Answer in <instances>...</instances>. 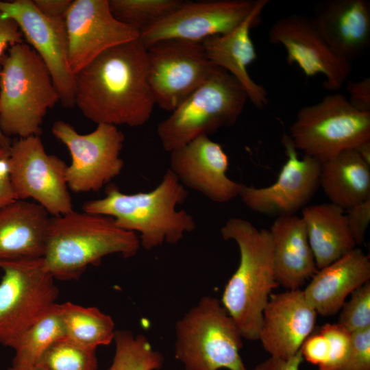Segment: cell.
<instances>
[{
	"label": "cell",
	"instance_id": "6da1fadb",
	"mask_svg": "<svg viewBox=\"0 0 370 370\" xmlns=\"http://www.w3.org/2000/svg\"><path fill=\"white\" fill-rule=\"evenodd\" d=\"M75 106L97 125L141 126L156 105L139 38L103 52L75 74Z\"/></svg>",
	"mask_w": 370,
	"mask_h": 370
},
{
	"label": "cell",
	"instance_id": "7a4b0ae2",
	"mask_svg": "<svg viewBox=\"0 0 370 370\" xmlns=\"http://www.w3.org/2000/svg\"><path fill=\"white\" fill-rule=\"evenodd\" d=\"M188 192L175 173L167 169L160 183L152 190L126 194L114 185L106 196L85 202L84 212L108 216L127 231L140 233V245L149 251L164 243L176 244L184 234L196 228L193 217L186 210H177Z\"/></svg>",
	"mask_w": 370,
	"mask_h": 370
},
{
	"label": "cell",
	"instance_id": "3957f363",
	"mask_svg": "<svg viewBox=\"0 0 370 370\" xmlns=\"http://www.w3.org/2000/svg\"><path fill=\"white\" fill-rule=\"evenodd\" d=\"M225 241L238 247V266L226 284L221 304L235 321L243 338L258 340L263 310L276 281L270 232L249 221L229 219L221 228Z\"/></svg>",
	"mask_w": 370,
	"mask_h": 370
},
{
	"label": "cell",
	"instance_id": "277c9868",
	"mask_svg": "<svg viewBox=\"0 0 370 370\" xmlns=\"http://www.w3.org/2000/svg\"><path fill=\"white\" fill-rule=\"evenodd\" d=\"M140 240L118 227L112 218L72 212L50 219L43 258L56 280H78L90 264L110 254L135 256Z\"/></svg>",
	"mask_w": 370,
	"mask_h": 370
},
{
	"label": "cell",
	"instance_id": "5b68a950",
	"mask_svg": "<svg viewBox=\"0 0 370 370\" xmlns=\"http://www.w3.org/2000/svg\"><path fill=\"white\" fill-rule=\"evenodd\" d=\"M60 102L49 71L26 42L8 49L1 63L0 129L10 138L42 134L49 110Z\"/></svg>",
	"mask_w": 370,
	"mask_h": 370
},
{
	"label": "cell",
	"instance_id": "8992f818",
	"mask_svg": "<svg viewBox=\"0 0 370 370\" xmlns=\"http://www.w3.org/2000/svg\"><path fill=\"white\" fill-rule=\"evenodd\" d=\"M248 97L239 82L225 70L215 67L209 77L157 127L166 151L195 138L233 125Z\"/></svg>",
	"mask_w": 370,
	"mask_h": 370
},
{
	"label": "cell",
	"instance_id": "52a82bcc",
	"mask_svg": "<svg viewBox=\"0 0 370 370\" xmlns=\"http://www.w3.org/2000/svg\"><path fill=\"white\" fill-rule=\"evenodd\" d=\"M175 357L185 370H247L243 336L221 301L203 297L175 325Z\"/></svg>",
	"mask_w": 370,
	"mask_h": 370
},
{
	"label": "cell",
	"instance_id": "ba28073f",
	"mask_svg": "<svg viewBox=\"0 0 370 370\" xmlns=\"http://www.w3.org/2000/svg\"><path fill=\"white\" fill-rule=\"evenodd\" d=\"M288 136L297 150L323 162L370 140V112L355 109L341 93L302 107Z\"/></svg>",
	"mask_w": 370,
	"mask_h": 370
},
{
	"label": "cell",
	"instance_id": "9c48e42d",
	"mask_svg": "<svg viewBox=\"0 0 370 370\" xmlns=\"http://www.w3.org/2000/svg\"><path fill=\"white\" fill-rule=\"evenodd\" d=\"M0 344L9 345L56 304L58 288L42 258L0 261Z\"/></svg>",
	"mask_w": 370,
	"mask_h": 370
},
{
	"label": "cell",
	"instance_id": "30bf717a",
	"mask_svg": "<svg viewBox=\"0 0 370 370\" xmlns=\"http://www.w3.org/2000/svg\"><path fill=\"white\" fill-rule=\"evenodd\" d=\"M51 132L70 152L71 163L67 166L66 180L72 191H99L121 173L125 136L117 126L98 124L92 132L81 134L69 123L59 120Z\"/></svg>",
	"mask_w": 370,
	"mask_h": 370
},
{
	"label": "cell",
	"instance_id": "8fae6325",
	"mask_svg": "<svg viewBox=\"0 0 370 370\" xmlns=\"http://www.w3.org/2000/svg\"><path fill=\"white\" fill-rule=\"evenodd\" d=\"M10 153L16 199H32L53 217L74 210L66 180L68 165L46 152L40 136L16 138L12 141Z\"/></svg>",
	"mask_w": 370,
	"mask_h": 370
},
{
	"label": "cell",
	"instance_id": "7c38bea8",
	"mask_svg": "<svg viewBox=\"0 0 370 370\" xmlns=\"http://www.w3.org/2000/svg\"><path fill=\"white\" fill-rule=\"evenodd\" d=\"M147 50L148 81L156 105L167 111L181 104L216 67L199 42L166 39Z\"/></svg>",
	"mask_w": 370,
	"mask_h": 370
},
{
	"label": "cell",
	"instance_id": "4fadbf2b",
	"mask_svg": "<svg viewBox=\"0 0 370 370\" xmlns=\"http://www.w3.org/2000/svg\"><path fill=\"white\" fill-rule=\"evenodd\" d=\"M0 12L18 25L24 40L48 68L64 108L75 106V75L68 60L64 18L43 15L32 0L0 1Z\"/></svg>",
	"mask_w": 370,
	"mask_h": 370
},
{
	"label": "cell",
	"instance_id": "5bb4252c",
	"mask_svg": "<svg viewBox=\"0 0 370 370\" xmlns=\"http://www.w3.org/2000/svg\"><path fill=\"white\" fill-rule=\"evenodd\" d=\"M281 143L287 159L276 181L261 188L242 184L238 195L250 210L277 217L294 215L306 206L319 186L321 167L312 157L299 158L288 134L283 135Z\"/></svg>",
	"mask_w": 370,
	"mask_h": 370
},
{
	"label": "cell",
	"instance_id": "9a60e30c",
	"mask_svg": "<svg viewBox=\"0 0 370 370\" xmlns=\"http://www.w3.org/2000/svg\"><path fill=\"white\" fill-rule=\"evenodd\" d=\"M257 0L184 1L175 11L140 34L146 48L166 39L202 42L225 34L241 24Z\"/></svg>",
	"mask_w": 370,
	"mask_h": 370
},
{
	"label": "cell",
	"instance_id": "2e32d148",
	"mask_svg": "<svg viewBox=\"0 0 370 370\" xmlns=\"http://www.w3.org/2000/svg\"><path fill=\"white\" fill-rule=\"evenodd\" d=\"M64 22L69 64L74 75L105 51L140 36L114 18L108 0L73 1Z\"/></svg>",
	"mask_w": 370,
	"mask_h": 370
},
{
	"label": "cell",
	"instance_id": "e0dca14e",
	"mask_svg": "<svg viewBox=\"0 0 370 370\" xmlns=\"http://www.w3.org/2000/svg\"><path fill=\"white\" fill-rule=\"evenodd\" d=\"M269 41L284 47L289 64H297L306 77L324 76L323 86L339 90L348 80L352 62L334 53L310 19L291 14L278 19L269 29Z\"/></svg>",
	"mask_w": 370,
	"mask_h": 370
},
{
	"label": "cell",
	"instance_id": "ac0fdd59",
	"mask_svg": "<svg viewBox=\"0 0 370 370\" xmlns=\"http://www.w3.org/2000/svg\"><path fill=\"white\" fill-rule=\"evenodd\" d=\"M171 153L170 169L184 186L216 203L227 202L238 196L242 184L227 175V155L209 136L197 137Z\"/></svg>",
	"mask_w": 370,
	"mask_h": 370
},
{
	"label": "cell",
	"instance_id": "d6986e66",
	"mask_svg": "<svg viewBox=\"0 0 370 370\" xmlns=\"http://www.w3.org/2000/svg\"><path fill=\"white\" fill-rule=\"evenodd\" d=\"M317 314L300 289L271 295L263 310L258 340L271 356L289 359L311 334Z\"/></svg>",
	"mask_w": 370,
	"mask_h": 370
},
{
	"label": "cell",
	"instance_id": "ffe728a7",
	"mask_svg": "<svg viewBox=\"0 0 370 370\" xmlns=\"http://www.w3.org/2000/svg\"><path fill=\"white\" fill-rule=\"evenodd\" d=\"M338 57L352 62L370 44V3L367 0H328L310 18Z\"/></svg>",
	"mask_w": 370,
	"mask_h": 370
},
{
	"label": "cell",
	"instance_id": "44dd1931",
	"mask_svg": "<svg viewBox=\"0 0 370 370\" xmlns=\"http://www.w3.org/2000/svg\"><path fill=\"white\" fill-rule=\"evenodd\" d=\"M269 2V0H257L252 11L237 27L201 42L210 62L232 75L245 90L248 100L260 109L267 105L268 93L251 77L247 71L249 65L257 58L250 30L258 25L261 13Z\"/></svg>",
	"mask_w": 370,
	"mask_h": 370
},
{
	"label": "cell",
	"instance_id": "7402d4cb",
	"mask_svg": "<svg viewBox=\"0 0 370 370\" xmlns=\"http://www.w3.org/2000/svg\"><path fill=\"white\" fill-rule=\"evenodd\" d=\"M304 295L317 314H336L345 299L370 280V260L362 249L354 248L342 257L319 269Z\"/></svg>",
	"mask_w": 370,
	"mask_h": 370
},
{
	"label": "cell",
	"instance_id": "603a6c76",
	"mask_svg": "<svg viewBox=\"0 0 370 370\" xmlns=\"http://www.w3.org/2000/svg\"><path fill=\"white\" fill-rule=\"evenodd\" d=\"M51 217L38 204L16 199L0 210V261L42 258Z\"/></svg>",
	"mask_w": 370,
	"mask_h": 370
},
{
	"label": "cell",
	"instance_id": "cb8c5ba5",
	"mask_svg": "<svg viewBox=\"0 0 370 370\" xmlns=\"http://www.w3.org/2000/svg\"><path fill=\"white\" fill-rule=\"evenodd\" d=\"M276 281L288 290L303 286L318 271L301 217H277L269 230Z\"/></svg>",
	"mask_w": 370,
	"mask_h": 370
},
{
	"label": "cell",
	"instance_id": "d4e9b609",
	"mask_svg": "<svg viewBox=\"0 0 370 370\" xmlns=\"http://www.w3.org/2000/svg\"><path fill=\"white\" fill-rule=\"evenodd\" d=\"M345 210L332 203L305 206L301 219L306 226L317 269H321L356 247Z\"/></svg>",
	"mask_w": 370,
	"mask_h": 370
},
{
	"label": "cell",
	"instance_id": "484cf974",
	"mask_svg": "<svg viewBox=\"0 0 370 370\" xmlns=\"http://www.w3.org/2000/svg\"><path fill=\"white\" fill-rule=\"evenodd\" d=\"M319 185L330 203L346 210L370 199V164L355 149L321 163Z\"/></svg>",
	"mask_w": 370,
	"mask_h": 370
},
{
	"label": "cell",
	"instance_id": "4316f807",
	"mask_svg": "<svg viewBox=\"0 0 370 370\" xmlns=\"http://www.w3.org/2000/svg\"><path fill=\"white\" fill-rule=\"evenodd\" d=\"M66 338L86 348L97 349L114 341L112 317L95 307H84L68 301L61 304Z\"/></svg>",
	"mask_w": 370,
	"mask_h": 370
},
{
	"label": "cell",
	"instance_id": "83f0119b",
	"mask_svg": "<svg viewBox=\"0 0 370 370\" xmlns=\"http://www.w3.org/2000/svg\"><path fill=\"white\" fill-rule=\"evenodd\" d=\"M65 338L61 304L56 303L9 345L15 352L12 364L36 365L50 345Z\"/></svg>",
	"mask_w": 370,
	"mask_h": 370
},
{
	"label": "cell",
	"instance_id": "f1b7e54d",
	"mask_svg": "<svg viewBox=\"0 0 370 370\" xmlns=\"http://www.w3.org/2000/svg\"><path fill=\"white\" fill-rule=\"evenodd\" d=\"M115 353L108 370H159L164 356L155 350L143 334L116 330Z\"/></svg>",
	"mask_w": 370,
	"mask_h": 370
},
{
	"label": "cell",
	"instance_id": "f546056e",
	"mask_svg": "<svg viewBox=\"0 0 370 370\" xmlns=\"http://www.w3.org/2000/svg\"><path fill=\"white\" fill-rule=\"evenodd\" d=\"M181 0H108L112 16L139 34L176 9Z\"/></svg>",
	"mask_w": 370,
	"mask_h": 370
},
{
	"label": "cell",
	"instance_id": "4dcf8cb0",
	"mask_svg": "<svg viewBox=\"0 0 370 370\" xmlns=\"http://www.w3.org/2000/svg\"><path fill=\"white\" fill-rule=\"evenodd\" d=\"M36 365L43 370H97L98 359L96 349L84 347L65 338L50 345Z\"/></svg>",
	"mask_w": 370,
	"mask_h": 370
},
{
	"label": "cell",
	"instance_id": "1f68e13d",
	"mask_svg": "<svg viewBox=\"0 0 370 370\" xmlns=\"http://www.w3.org/2000/svg\"><path fill=\"white\" fill-rule=\"evenodd\" d=\"M351 294L341 309L338 323L352 333L370 327V282Z\"/></svg>",
	"mask_w": 370,
	"mask_h": 370
},
{
	"label": "cell",
	"instance_id": "d6a6232c",
	"mask_svg": "<svg viewBox=\"0 0 370 370\" xmlns=\"http://www.w3.org/2000/svg\"><path fill=\"white\" fill-rule=\"evenodd\" d=\"M327 338L329 354L319 370H338L346 361L352 345V333L337 323H327L319 331Z\"/></svg>",
	"mask_w": 370,
	"mask_h": 370
},
{
	"label": "cell",
	"instance_id": "836d02e7",
	"mask_svg": "<svg viewBox=\"0 0 370 370\" xmlns=\"http://www.w3.org/2000/svg\"><path fill=\"white\" fill-rule=\"evenodd\" d=\"M338 370H370V327L352 333L348 357Z\"/></svg>",
	"mask_w": 370,
	"mask_h": 370
},
{
	"label": "cell",
	"instance_id": "e575fe53",
	"mask_svg": "<svg viewBox=\"0 0 370 370\" xmlns=\"http://www.w3.org/2000/svg\"><path fill=\"white\" fill-rule=\"evenodd\" d=\"M345 217L349 230L356 245H360L370 222V199L346 210Z\"/></svg>",
	"mask_w": 370,
	"mask_h": 370
},
{
	"label": "cell",
	"instance_id": "d590c367",
	"mask_svg": "<svg viewBox=\"0 0 370 370\" xmlns=\"http://www.w3.org/2000/svg\"><path fill=\"white\" fill-rule=\"evenodd\" d=\"M300 351L304 360L319 367L323 365L328 359L329 354L328 341L320 332L310 334L304 341Z\"/></svg>",
	"mask_w": 370,
	"mask_h": 370
},
{
	"label": "cell",
	"instance_id": "8d00e7d4",
	"mask_svg": "<svg viewBox=\"0 0 370 370\" xmlns=\"http://www.w3.org/2000/svg\"><path fill=\"white\" fill-rule=\"evenodd\" d=\"M10 148L0 145V210L16 200L10 177Z\"/></svg>",
	"mask_w": 370,
	"mask_h": 370
},
{
	"label": "cell",
	"instance_id": "74e56055",
	"mask_svg": "<svg viewBox=\"0 0 370 370\" xmlns=\"http://www.w3.org/2000/svg\"><path fill=\"white\" fill-rule=\"evenodd\" d=\"M348 101L356 110L370 112V78L365 77L357 81L347 80Z\"/></svg>",
	"mask_w": 370,
	"mask_h": 370
},
{
	"label": "cell",
	"instance_id": "f35d334b",
	"mask_svg": "<svg viewBox=\"0 0 370 370\" xmlns=\"http://www.w3.org/2000/svg\"><path fill=\"white\" fill-rule=\"evenodd\" d=\"M23 41L24 38L18 24L13 19L4 16L0 12V71L5 51L11 46Z\"/></svg>",
	"mask_w": 370,
	"mask_h": 370
},
{
	"label": "cell",
	"instance_id": "ab89813d",
	"mask_svg": "<svg viewBox=\"0 0 370 370\" xmlns=\"http://www.w3.org/2000/svg\"><path fill=\"white\" fill-rule=\"evenodd\" d=\"M304 358L299 350L289 359H282L270 356L257 365L254 370H300L299 367Z\"/></svg>",
	"mask_w": 370,
	"mask_h": 370
},
{
	"label": "cell",
	"instance_id": "60d3db41",
	"mask_svg": "<svg viewBox=\"0 0 370 370\" xmlns=\"http://www.w3.org/2000/svg\"><path fill=\"white\" fill-rule=\"evenodd\" d=\"M43 15L53 18H64L72 0H32Z\"/></svg>",
	"mask_w": 370,
	"mask_h": 370
},
{
	"label": "cell",
	"instance_id": "b9f144b4",
	"mask_svg": "<svg viewBox=\"0 0 370 370\" xmlns=\"http://www.w3.org/2000/svg\"><path fill=\"white\" fill-rule=\"evenodd\" d=\"M354 149L365 162L370 164V140L360 144Z\"/></svg>",
	"mask_w": 370,
	"mask_h": 370
},
{
	"label": "cell",
	"instance_id": "7bdbcfd3",
	"mask_svg": "<svg viewBox=\"0 0 370 370\" xmlns=\"http://www.w3.org/2000/svg\"><path fill=\"white\" fill-rule=\"evenodd\" d=\"M8 370H43V369L36 365H26L12 364V365L8 369Z\"/></svg>",
	"mask_w": 370,
	"mask_h": 370
},
{
	"label": "cell",
	"instance_id": "ee69618b",
	"mask_svg": "<svg viewBox=\"0 0 370 370\" xmlns=\"http://www.w3.org/2000/svg\"><path fill=\"white\" fill-rule=\"evenodd\" d=\"M12 144V140L10 138L7 137L3 134L0 129V145L4 147H10Z\"/></svg>",
	"mask_w": 370,
	"mask_h": 370
}]
</instances>
